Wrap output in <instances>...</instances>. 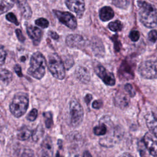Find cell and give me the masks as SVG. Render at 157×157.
<instances>
[{"label":"cell","mask_w":157,"mask_h":157,"mask_svg":"<svg viewBox=\"0 0 157 157\" xmlns=\"http://www.w3.org/2000/svg\"><path fill=\"white\" fill-rule=\"evenodd\" d=\"M139 15L141 23L149 28L157 25V10L151 4L144 1H138Z\"/></svg>","instance_id":"1"},{"label":"cell","mask_w":157,"mask_h":157,"mask_svg":"<svg viewBox=\"0 0 157 157\" xmlns=\"http://www.w3.org/2000/svg\"><path fill=\"white\" fill-rule=\"evenodd\" d=\"M47 62L44 55L39 52L33 53L30 60V66L28 72L37 79L43 77L45 72Z\"/></svg>","instance_id":"2"},{"label":"cell","mask_w":157,"mask_h":157,"mask_svg":"<svg viewBox=\"0 0 157 157\" xmlns=\"http://www.w3.org/2000/svg\"><path fill=\"white\" fill-rule=\"evenodd\" d=\"M28 104V94L25 93H18L14 96L10 104V111L14 117L20 118L26 113Z\"/></svg>","instance_id":"3"},{"label":"cell","mask_w":157,"mask_h":157,"mask_svg":"<svg viewBox=\"0 0 157 157\" xmlns=\"http://www.w3.org/2000/svg\"><path fill=\"white\" fill-rule=\"evenodd\" d=\"M48 68L53 76L62 80L65 77V68L60 57L58 54L53 53L48 55Z\"/></svg>","instance_id":"4"},{"label":"cell","mask_w":157,"mask_h":157,"mask_svg":"<svg viewBox=\"0 0 157 157\" xmlns=\"http://www.w3.org/2000/svg\"><path fill=\"white\" fill-rule=\"evenodd\" d=\"M71 123L73 127L78 126L83 118V109L80 103L75 99L71 101L69 104Z\"/></svg>","instance_id":"5"},{"label":"cell","mask_w":157,"mask_h":157,"mask_svg":"<svg viewBox=\"0 0 157 157\" xmlns=\"http://www.w3.org/2000/svg\"><path fill=\"white\" fill-rule=\"evenodd\" d=\"M140 75L145 78H157V61H146L142 63L138 69Z\"/></svg>","instance_id":"6"},{"label":"cell","mask_w":157,"mask_h":157,"mask_svg":"<svg viewBox=\"0 0 157 157\" xmlns=\"http://www.w3.org/2000/svg\"><path fill=\"white\" fill-rule=\"evenodd\" d=\"M95 73L103 81V82L109 86H113L115 83V78L113 74L107 71L105 67H104L101 64H97L94 67Z\"/></svg>","instance_id":"7"},{"label":"cell","mask_w":157,"mask_h":157,"mask_svg":"<svg viewBox=\"0 0 157 157\" xmlns=\"http://www.w3.org/2000/svg\"><path fill=\"white\" fill-rule=\"evenodd\" d=\"M53 13L63 24L72 29L76 28L77 25V20L72 13L67 12H62L56 10H53Z\"/></svg>","instance_id":"8"},{"label":"cell","mask_w":157,"mask_h":157,"mask_svg":"<svg viewBox=\"0 0 157 157\" xmlns=\"http://www.w3.org/2000/svg\"><path fill=\"white\" fill-rule=\"evenodd\" d=\"M143 142L150 154L157 157V137L151 133L147 132L143 137Z\"/></svg>","instance_id":"9"},{"label":"cell","mask_w":157,"mask_h":157,"mask_svg":"<svg viewBox=\"0 0 157 157\" xmlns=\"http://www.w3.org/2000/svg\"><path fill=\"white\" fill-rule=\"evenodd\" d=\"M68 9L75 12L78 18H81L85 11L84 0H65Z\"/></svg>","instance_id":"10"},{"label":"cell","mask_w":157,"mask_h":157,"mask_svg":"<svg viewBox=\"0 0 157 157\" xmlns=\"http://www.w3.org/2000/svg\"><path fill=\"white\" fill-rule=\"evenodd\" d=\"M146 124L151 134L157 137V115L153 112L145 116Z\"/></svg>","instance_id":"11"},{"label":"cell","mask_w":157,"mask_h":157,"mask_svg":"<svg viewBox=\"0 0 157 157\" xmlns=\"http://www.w3.org/2000/svg\"><path fill=\"white\" fill-rule=\"evenodd\" d=\"M53 145L50 137H45L41 144V157H53Z\"/></svg>","instance_id":"12"},{"label":"cell","mask_w":157,"mask_h":157,"mask_svg":"<svg viewBox=\"0 0 157 157\" xmlns=\"http://www.w3.org/2000/svg\"><path fill=\"white\" fill-rule=\"evenodd\" d=\"M27 33L30 37V39L33 40L34 45H38L42 38V31L41 30L35 26H29L27 28Z\"/></svg>","instance_id":"13"},{"label":"cell","mask_w":157,"mask_h":157,"mask_svg":"<svg viewBox=\"0 0 157 157\" xmlns=\"http://www.w3.org/2000/svg\"><path fill=\"white\" fill-rule=\"evenodd\" d=\"M66 42L70 47H79L84 44V39L82 36L78 34H70L67 36Z\"/></svg>","instance_id":"14"},{"label":"cell","mask_w":157,"mask_h":157,"mask_svg":"<svg viewBox=\"0 0 157 157\" xmlns=\"http://www.w3.org/2000/svg\"><path fill=\"white\" fill-rule=\"evenodd\" d=\"M17 2L20 12L24 18L29 19L32 15V11L26 0H13Z\"/></svg>","instance_id":"15"},{"label":"cell","mask_w":157,"mask_h":157,"mask_svg":"<svg viewBox=\"0 0 157 157\" xmlns=\"http://www.w3.org/2000/svg\"><path fill=\"white\" fill-rule=\"evenodd\" d=\"M99 15L102 21H107L114 17V12L111 7L105 6L100 9Z\"/></svg>","instance_id":"16"},{"label":"cell","mask_w":157,"mask_h":157,"mask_svg":"<svg viewBox=\"0 0 157 157\" xmlns=\"http://www.w3.org/2000/svg\"><path fill=\"white\" fill-rule=\"evenodd\" d=\"M119 74L120 77H122L125 78H131L133 77L132 71L131 69V66H129L128 63H122L119 70Z\"/></svg>","instance_id":"17"},{"label":"cell","mask_w":157,"mask_h":157,"mask_svg":"<svg viewBox=\"0 0 157 157\" xmlns=\"http://www.w3.org/2000/svg\"><path fill=\"white\" fill-rule=\"evenodd\" d=\"M76 75L77 78L83 83H87L90 80L89 72L83 67H80L78 68L76 71Z\"/></svg>","instance_id":"18"},{"label":"cell","mask_w":157,"mask_h":157,"mask_svg":"<svg viewBox=\"0 0 157 157\" xmlns=\"http://www.w3.org/2000/svg\"><path fill=\"white\" fill-rule=\"evenodd\" d=\"M33 132L26 127H21L17 133V138L20 140H26L32 136Z\"/></svg>","instance_id":"19"},{"label":"cell","mask_w":157,"mask_h":157,"mask_svg":"<svg viewBox=\"0 0 157 157\" xmlns=\"http://www.w3.org/2000/svg\"><path fill=\"white\" fill-rule=\"evenodd\" d=\"M115 102L119 107H125L128 105V99L127 96L121 93H117L115 97Z\"/></svg>","instance_id":"20"},{"label":"cell","mask_w":157,"mask_h":157,"mask_svg":"<svg viewBox=\"0 0 157 157\" xmlns=\"http://www.w3.org/2000/svg\"><path fill=\"white\" fill-rule=\"evenodd\" d=\"M13 4V0H0V15L9 10Z\"/></svg>","instance_id":"21"},{"label":"cell","mask_w":157,"mask_h":157,"mask_svg":"<svg viewBox=\"0 0 157 157\" xmlns=\"http://www.w3.org/2000/svg\"><path fill=\"white\" fill-rule=\"evenodd\" d=\"M12 79V73L6 69H0V80L2 82L8 84Z\"/></svg>","instance_id":"22"},{"label":"cell","mask_w":157,"mask_h":157,"mask_svg":"<svg viewBox=\"0 0 157 157\" xmlns=\"http://www.w3.org/2000/svg\"><path fill=\"white\" fill-rule=\"evenodd\" d=\"M44 132V130L42 125L41 124L38 125L37 127H36V128L33 131L32 137L33 140L35 142L38 141L40 139V137L43 136Z\"/></svg>","instance_id":"23"},{"label":"cell","mask_w":157,"mask_h":157,"mask_svg":"<svg viewBox=\"0 0 157 157\" xmlns=\"http://www.w3.org/2000/svg\"><path fill=\"white\" fill-rule=\"evenodd\" d=\"M43 116L44 118L45 124L47 128H50L53 126V116L52 113L50 112H45L43 113Z\"/></svg>","instance_id":"24"},{"label":"cell","mask_w":157,"mask_h":157,"mask_svg":"<svg viewBox=\"0 0 157 157\" xmlns=\"http://www.w3.org/2000/svg\"><path fill=\"white\" fill-rule=\"evenodd\" d=\"M108 28L112 31L117 32L121 30L123 28V25L119 20H115L109 23L108 25Z\"/></svg>","instance_id":"25"},{"label":"cell","mask_w":157,"mask_h":157,"mask_svg":"<svg viewBox=\"0 0 157 157\" xmlns=\"http://www.w3.org/2000/svg\"><path fill=\"white\" fill-rule=\"evenodd\" d=\"M107 126L105 124L102 123L99 126H96L93 129V132L94 134L97 136H102L106 134L107 132Z\"/></svg>","instance_id":"26"},{"label":"cell","mask_w":157,"mask_h":157,"mask_svg":"<svg viewBox=\"0 0 157 157\" xmlns=\"http://www.w3.org/2000/svg\"><path fill=\"white\" fill-rule=\"evenodd\" d=\"M112 4L119 8L126 9L129 4V0H112Z\"/></svg>","instance_id":"27"},{"label":"cell","mask_w":157,"mask_h":157,"mask_svg":"<svg viewBox=\"0 0 157 157\" xmlns=\"http://www.w3.org/2000/svg\"><path fill=\"white\" fill-rule=\"evenodd\" d=\"M35 23L37 26H40L42 28H47L48 26V25H49V23H48V20L44 18H39V19L36 20Z\"/></svg>","instance_id":"28"},{"label":"cell","mask_w":157,"mask_h":157,"mask_svg":"<svg viewBox=\"0 0 157 157\" xmlns=\"http://www.w3.org/2000/svg\"><path fill=\"white\" fill-rule=\"evenodd\" d=\"M6 19L8 21L14 23L15 25H19V23H18V21L15 15L13 13H7L6 15Z\"/></svg>","instance_id":"29"},{"label":"cell","mask_w":157,"mask_h":157,"mask_svg":"<svg viewBox=\"0 0 157 157\" xmlns=\"http://www.w3.org/2000/svg\"><path fill=\"white\" fill-rule=\"evenodd\" d=\"M37 116V110L36 109H33L31 110L27 116V119L31 121H34Z\"/></svg>","instance_id":"30"},{"label":"cell","mask_w":157,"mask_h":157,"mask_svg":"<svg viewBox=\"0 0 157 157\" xmlns=\"http://www.w3.org/2000/svg\"><path fill=\"white\" fill-rule=\"evenodd\" d=\"M140 37V33L138 31H132L130 32L129 33V37L131 39V40L133 42H136L139 40Z\"/></svg>","instance_id":"31"},{"label":"cell","mask_w":157,"mask_h":157,"mask_svg":"<svg viewBox=\"0 0 157 157\" xmlns=\"http://www.w3.org/2000/svg\"><path fill=\"white\" fill-rule=\"evenodd\" d=\"M6 52L3 46L0 45V65H2L6 60Z\"/></svg>","instance_id":"32"},{"label":"cell","mask_w":157,"mask_h":157,"mask_svg":"<svg viewBox=\"0 0 157 157\" xmlns=\"http://www.w3.org/2000/svg\"><path fill=\"white\" fill-rule=\"evenodd\" d=\"M124 89L125 90L127 91V93H128V94L131 96V97H133L135 96L136 94V91L134 89L133 86L131 85V84H126L124 86Z\"/></svg>","instance_id":"33"},{"label":"cell","mask_w":157,"mask_h":157,"mask_svg":"<svg viewBox=\"0 0 157 157\" xmlns=\"http://www.w3.org/2000/svg\"><path fill=\"white\" fill-rule=\"evenodd\" d=\"M148 39L152 42H155L157 40V31L156 30H151L148 33Z\"/></svg>","instance_id":"34"},{"label":"cell","mask_w":157,"mask_h":157,"mask_svg":"<svg viewBox=\"0 0 157 157\" xmlns=\"http://www.w3.org/2000/svg\"><path fill=\"white\" fill-rule=\"evenodd\" d=\"M20 157H34L33 151L29 148H25L23 150Z\"/></svg>","instance_id":"35"},{"label":"cell","mask_w":157,"mask_h":157,"mask_svg":"<svg viewBox=\"0 0 157 157\" xmlns=\"http://www.w3.org/2000/svg\"><path fill=\"white\" fill-rule=\"evenodd\" d=\"M15 33H16V35H17V38L18 39V40L21 42H23L25 41V37L23 35L21 30L19 29H15Z\"/></svg>","instance_id":"36"},{"label":"cell","mask_w":157,"mask_h":157,"mask_svg":"<svg viewBox=\"0 0 157 157\" xmlns=\"http://www.w3.org/2000/svg\"><path fill=\"white\" fill-rule=\"evenodd\" d=\"M102 102L101 101V100H96L94 101L93 104H92V107L94 108V109H100L102 106Z\"/></svg>","instance_id":"37"},{"label":"cell","mask_w":157,"mask_h":157,"mask_svg":"<svg viewBox=\"0 0 157 157\" xmlns=\"http://www.w3.org/2000/svg\"><path fill=\"white\" fill-rule=\"evenodd\" d=\"M14 70L15 73L19 76V77H22L23 76V74L21 72V68L20 67V65L18 64H15L14 66Z\"/></svg>","instance_id":"38"},{"label":"cell","mask_w":157,"mask_h":157,"mask_svg":"<svg viewBox=\"0 0 157 157\" xmlns=\"http://www.w3.org/2000/svg\"><path fill=\"white\" fill-rule=\"evenodd\" d=\"M64 63H65V65H66V67L69 69V67H72V66L74 64V61L72 60V58H70L69 59H66L65 61H64Z\"/></svg>","instance_id":"39"},{"label":"cell","mask_w":157,"mask_h":157,"mask_svg":"<svg viewBox=\"0 0 157 157\" xmlns=\"http://www.w3.org/2000/svg\"><path fill=\"white\" fill-rule=\"evenodd\" d=\"M48 35L53 39H58L59 38L58 34L54 31H49Z\"/></svg>","instance_id":"40"},{"label":"cell","mask_w":157,"mask_h":157,"mask_svg":"<svg viewBox=\"0 0 157 157\" xmlns=\"http://www.w3.org/2000/svg\"><path fill=\"white\" fill-rule=\"evenodd\" d=\"M92 99V96L90 94H87L85 97V101L88 105Z\"/></svg>","instance_id":"41"},{"label":"cell","mask_w":157,"mask_h":157,"mask_svg":"<svg viewBox=\"0 0 157 157\" xmlns=\"http://www.w3.org/2000/svg\"><path fill=\"white\" fill-rule=\"evenodd\" d=\"M83 157H92L91 155L88 151H85L83 154Z\"/></svg>","instance_id":"42"},{"label":"cell","mask_w":157,"mask_h":157,"mask_svg":"<svg viewBox=\"0 0 157 157\" xmlns=\"http://www.w3.org/2000/svg\"><path fill=\"white\" fill-rule=\"evenodd\" d=\"M120 157H133L131 155H130L129 153H123Z\"/></svg>","instance_id":"43"},{"label":"cell","mask_w":157,"mask_h":157,"mask_svg":"<svg viewBox=\"0 0 157 157\" xmlns=\"http://www.w3.org/2000/svg\"><path fill=\"white\" fill-rule=\"evenodd\" d=\"M56 157H63V156L61 155V154L60 152L58 151L57 153H56Z\"/></svg>","instance_id":"44"},{"label":"cell","mask_w":157,"mask_h":157,"mask_svg":"<svg viewBox=\"0 0 157 157\" xmlns=\"http://www.w3.org/2000/svg\"><path fill=\"white\" fill-rule=\"evenodd\" d=\"M20 60L23 62H24L25 60H26V57L25 56H22L21 58H20Z\"/></svg>","instance_id":"45"}]
</instances>
